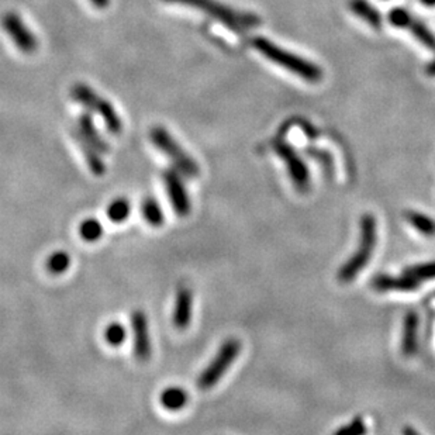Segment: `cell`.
Listing matches in <instances>:
<instances>
[{"label": "cell", "instance_id": "484cf974", "mask_svg": "<svg viewBox=\"0 0 435 435\" xmlns=\"http://www.w3.org/2000/svg\"><path fill=\"white\" fill-rule=\"evenodd\" d=\"M365 432H367V425L362 417H355L349 424L334 431V434L337 435H362Z\"/></svg>", "mask_w": 435, "mask_h": 435}, {"label": "cell", "instance_id": "e0dca14e", "mask_svg": "<svg viewBox=\"0 0 435 435\" xmlns=\"http://www.w3.org/2000/svg\"><path fill=\"white\" fill-rule=\"evenodd\" d=\"M188 403V393L182 387H168L161 394V405L171 412L184 409Z\"/></svg>", "mask_w": 435, "mask_h": 435}, {"label": "cell", "instance_id": "8fae6325", "mask_svg": "<svg viewBox=\"0 0 435 435\" xmlns=\"http://www.w3.org/2000/svg\"><path fill=\"white\" fill-rule=\"evenodd\" d=\"M193 316V293L188 287H180L176 293L173 307V325L179 330L189 327Z\"/></svg>", "mask_w": 435, "mask_h": 435}, {"label": "cell", "instance_id": "3957f363", "mask_svg": "<svg viewBox=\"0 0 435 435\" xmlns=\"http://www.w3.org/2000/svg\"><path fill=\"white\" fill-rule=\"evenodd\" d=\"M165 2L195 8L235 32H245L261 23L260 17L255 14L234 10L227 5L217 2V0H165Z\"/></svg>", "mask_w": 435, "mask_h": 435}, {"label": "cell", "instance_id": "5bb4252c", "mask_svg": "<svg viewBox=\"0 0 435 435\" xmlns=\"http://www.w3.org/2000/svg\"><path fill=\"white\" fill-rule=\"evenodd\" d=\"M418 327H420L418 314L416 311H409L403 318L402 333V352L406 356H412L417 352Z\"/></svg>", "mask_w": 435, "mask_h": 435}, {"label": "cell", "instance_id": "cb8c5ba5", "mask_svg": "<svg viewBox=\"0 0 435 435\" xmlns=\"http://www.w3.org/2000/svg\"><path fill=\"white\" fill-rule=\"evenodd\" d=\"M127 338V330L119 322L108 325L104 331V340L110 347H120Z\"/></svg>", "mask_w": 435, "mask_h": 435}, {"label": "cell", "instance_id": "ac0fdd59", "mask_svg": "<svg viewBox=\"0 0 435 435\" xmlns=\"http://www.w3.org/2000/svg\"><path fill=\"white\" fill-rule=\"evenodd\" d=\"M141 214L144 220L153 227H161L165 222L164 211L160 202L154 197L144 199L141 203Z\"/></svg>", "mask_w": 435, "mask_h": 435}, {"label": "cell", "instance_id": "4dcf8cb0", "mask_svg": "<svg viewBox=\"0 0 435 435\" xmlns=\"http://www.w3.org/2000/svg\"><path fill=\"white\" fill-rule=\"evenodd\" d=\"M403 432H405V434H418L416 429H412V428H405Z\"/></svg>", "mask_w": 435, "mask_h": 435}, {"label": "cell", "instance_id": "f546056e", "mask_svg": "<svg viewBox=\"0 0 435 435\" xmlns=\"http://www.w3.org/2000/svg\"><path fill=\"white\" fill-rule=\"evenodd\" d=\"M421 3L425 5V6L432 8V6H435V0H421Z\"/></svg>", "mask_w": 435, "mask_h": 435}, {"label": "cell", "instance_id": "7c38bea8", "mask_svg": "<svg viewBox=\"0 0 435 435\" xmlns=\"http://www.w3.org/2000/svg\"><path fill=\"white\" fill-rule=\"evenodd\" d=\"M372 286L378 292H416L420 287V282L406 273L402 276L393 275H376L372 280Z\"/></svg>", "mask_w": 435, "mask_h": 435}, {"label": "cell", "instance_id": "9a60e30c", "mask_svg": "<svg viewBox=\"0 0 435 435\" xmlns=\"http://www.w3.org/2000/svg\"><path fill=\"white\" fill-rule=\"evenodd\" d=\"M75 127L89 139V142L93 145V147L100 151L102 154H107L110 151V147H108L107 141L104 139V137L97 131L95 122L92 119V116L89 113H82L75 123Z\"/></svg>", "mask_w": 435, "mask_h": 435}, {"label": "cell", "instance_id": "7402d4cb", "mask_svg": "<svg viewBox=\"0 0 435 435\" xmlns=\"http://www.w3.org/2000/svg\"><path fill=\"white\" fill-rule=\"evenodd\" d=\"M403 273L417 279L418 282L432 280V279H435V261H429V262H424V264H418V265H412Z\"/></svg>", "mask_w": 435, "mask_h": 435}, {"label": "cell", "instance_id": "44dd1931", "mask_svg": "<svg viewBox=\"0 0 435 435\" xmlns=\"http://www.w3.org/2000/svg\"><path fill=\"white\" fill-rule=\"evenodd\" d=\"M130 203L126 199H117L108 204L106 214L107 219L113 223H123L130 215Z\"/></svg>", "mask_w": 435, "mask_h": 435}, {"label": "cell", "instance_id": "5b68a950", "mask_svg": "<svg viewBox=\"0 0 435 435\" xmlns=\"http://www.w3.org/2000/svg\"><path fill=\"white\" fill-rule=\"evenodd\" d=\"M150 138L155 147L164 153L175 165V168L188 177H196L200 173L197 162L182 148L180 144L161 126H155L150 131Z\"/></svg>", "mask_w": 435, "mask_h": 435}, {"label": "cell", "instance_id": "2e32d148", "mask_svg": "<svg viewBox=\"0 0 435 435\" xmlns=\"http://www.w3.org/2000/svg\"><path fill=\"white\" fill-rule=\"evenodd\" d=\"M349 9L354 14H356L360 20H364L374 28H379L382 26L380 13L368 2V0H349Z\"/></svg>", "mask_w": 435, "mask_h": 435}, {"label": "cell", "instance_id": "f1b7e54d", "mask_svg": "<svg viewBox=\"0 0 435 435\" xmlns=\"http://www.w3.org/2000/svg\"><path fill=\"white\" fill-rule=\"evenodd\" d=\"M425 72L429 77H435V58L425 66Z\"/></svg>", "mask_w": 435, "mask_h": 435}, {"label": "cell", "instance_id": "9c48e42d", "mask_svg": "<svg viewBox=\"0 0 435 435\" xmlns=\"http://www.w3.org/2000/svg\"><path fill=\"white\" fill-rule=\"evenodd\" d=\"M162 179L175 213L180 217L188 215L192 210V202L180 172L175 169H166L162 173Z\"/></svg>", "mask_w": 435, "mask_h": 435}, {"label": "cell", "instance_id": "ffe728a7", "mask_svg": "<svg viewBox=\"0 0 435 435\" xmlns=\"http://www.w3.org/2000/svg\"><path fill=\"white\" fill-rule=\"evenodd\" d=\"M407 28L410 30V32L414 35V37L427 48L435 51V35L431 32V30L424 24L421 23L420 20L417 19H412Z\"/></svg>", "mask_w": 435, "mask_h": 435}, {"label": "cell", "instance_id": "d6986e66", "mask_svg": "<svg viewBox=\"0 0 435 435\" xmlns=\"http://www.w3.org/2000/svg\"><path fill=\"white\" fill-rule=\"evenodd\" d=\"M406 220L420 234H423L425 237H434L435 235V222L431 219V217H428L423 213L410 210L406 213Z\"/></svg>", "mask_w": 435, "mask_h": 435}, {"label": "cell", "instance_id": "4316f807", "mask_svg": "<svg viewBox=\"0 0 435 435\" xmlns=\"http://www.w3.org/2000/svg\"><path fill=\"white\" fill-rule=\"evenodd\" d=\"M389 21L394 26V27H398V28H407L410 20L413 19L412 14L406 10V9H402V8H396L393 10L389 12V16H387Z\"/></svg>", "mask_w": 435, "mask_h": 435}, {"label": "cell", "instance_id": "4fadbf2b", "mask_svg": "<svg viewBox=\"0 0 435 435\" xmlns=\"http://www.w3.org/2000/svg\"><path fill=\"white\" fill-rule=\"evenodd\" d=\"M70 134L72 137H74L75 142L78 144V147L81 148L92 173H95L96 176H102L106 172V166L102 160V153L93 147V145L89 142V139L75 126L72 127Z\"/></svg>", "mask_w": 435, "mask_h": 435}, {"label": "cell", "instance_id": "277c9868", "mask_svg": "<svg viewBox=\"0 0 435 435\" xmlns=\"http://www.w3.org/2000/svg\"><path fill=\"white\" fill-rule=\"evenodd\" d=\"M70 95L75 102L81 103L89 112L100 116L108 133H112L113 135H119L122 133L123 122L115 110L113 104L99 96L90 86L85 84H75L70 90Z\"/></svg>", "mask_w": 435, "mask_h": 435}, {"label": "cell", "instance_id": "7a4b0ae2", "mask_svg": "<svg viewBox=\"0 0 435 435\" xmlns=\"http://www.w3.org/2000/svg\"><path fill=\"white\" fill-rule=\"evenodd\" d=\"M252 46L276 65L293 72V74L307 82H318L322 78V72L316 64L278 47L265 37L252 39Z\"/></svg>", "mask_w": 435, "mask_h": 435}, {"label": "cell", "instance_id": "6da1fadb", "mask_svg": "<svg viewBox=\"0 0 435 435\" xmlns=\"http://www.w3.org/2000/svg\"><path fill=\"white\" fill-rule=\"evenodd\" d=\"M376 242H378V226H376L375 215L364 214L360 219L359 246L352 253V257L341 267L338 272L340 282L349 283L365 269V267L372 258Z\"/></svg>", "mask_w": 435, "mask_h": 435}, {"label": "cell", "instance_id": "8992f818", "mask_svg": "<svg viewBox=\"0 0 435 435\" xmlns=\"http://www.w3.org/2000/svg\"><path fill=\"white\" fill-rule=\"evenodd\" d=\"M241 352V342L235 338H230L223 342L219 352L215 354L207 368L197 378V387L207 390L219 383L223 375L233 365V362L238 358Z\"/></svg>", "mask_w": 435, "mask_h": 435}, {"label": "cell", "instance_id": "603a6c76", "mask_svg": "<svg viewBox=\"0 0 435 435\" xmlns=\"http://www.w3.org/2000/svg\"><path fill=\"white\" fill-rule=\"evenodd\" d=\"M70 264V258L66 252L57 251L51 253V257L47 260V269L52 275H61L64 273Z\"/></svg>", "mask_w": 435, "mask_h": 435}, {"label": "cell", "instance_id": "52a82bcc", "mask_svg": "<svg viewBox=\"0 0 435 435\" xmlns=\"http://www.w3.org/2000/svg\"><path fill=\"white\" fill-rule=\"evenodd\" d=\"M272 147L275 153L278 154V157L283 160V162L286 164L290 179H292V182L296 186V189L302 193H306L310 189V172L304 161L283 139H279V138L273 139Z\"/></svg>", "mask_w": 435, "mask_h": 435}, {"label": "cell", "instance_id": "d4e9b609", "mask_svg": "<svg viewBox=\"0 0 435 435\" xmlns=\"http://www.w3.org/2000/svg\"><path fill=\"white\" fill-rule=\"evenodd\" d=\"M79 233H81V237L85 240V241H89V242H93V241H97L102 234H103V226L100 224V222H97L96 219H88L85 220L81 227H79Z\"/></svg>", "mask_w": 435, "mask_h": 435}, {"label": "cell", "instance_id": "83f0119b", "mask_svg": "<svg viewBox=\"0 0 435 435\" xmlns=\"http://www.w3.org/2000/svg\"><path fill=\"white\" fill-rule=\"evenodd\" d=\"M90 2L97 8V9H106L110 3V0H90Z\"/></svg>", "mask_w": 435, "mask_h": 435}, {"label": "cell", "instance_id": "30bf717a", "mask_svg": "<svg viewBox=\"0 0 435 435\" xmlns=\"http://www.w3.org/2000/svg\"><path fill=\"white\" fill-rule=\"evenodd\" d=\"M130 322H131V330H133V337H134V354L137 359L141 362L148 360L153 352L148 318L144 311L137 310L131 314Z\"/></svg>", "mask_w": 435, "mask_h": 435}, {"label": "cell", "instance_id": "ba28073f", "mask_svg": "<svg viewBox=\"0 0 435 435\" xmlns=\"http://www.w3.org/2000/svg\"><path fill=\"white\" fill-rule=\"evenodd\" d=\"M3 30L8 32L9 37L13 40L14 46L24 54H32L39 48V40L35 34L30 31L23 19L14 13L8 12L2 17Z\"/></svg>", "mask_w": 435, "mask_h": 435}]
</instances>
